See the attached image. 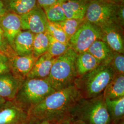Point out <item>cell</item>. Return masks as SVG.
Masks as SVG:
<instances>
[{
    "mask_svg": "<svg viewBox=\"0 0 124 124\" xmlns=\"http://www.w3.org/2000/svg\"><path fill=\"white\" fill-rule=\"evenodd\" d=\"M105 102L111 120L118 122L124 115V97L115 99H105Z\"/></svg>",
    "mask_w": 124,
    "mask_h": 124,
    "instance_id": "21",
    "label": "cell"
},
{
    "mask_svg": "<svg viewBox=\"0 0 124 124\" xmlns=\"http://www.w3.org/2000/svg\"><path fill=\"white\" fill-rule=\"evenodd\" d=\"M73 112L87 124H109L111 121L102 94L95 98L80 99Z\"/></svg>",
    "mask_w": 124,
    "mask_h": 124,
    "instance_id": "5",
    "label": "cell"
},
{
    "mask_svg": "<svg viewBox=\"0 0 124 124\" xmlns=\"http://www.w3.org/2000/svg\"><path fill=\"white\" fill-rule=\"evenodd\" d=\"M67 19H84L89 2L86 0H60Z\"/></svg>",
    "mask_w": 124,
    "mask_h": 124,
    "instance_id": "16",
    "label": "cell"
},
{
    "mask_svg": "<svg viewBox=\"0 0 124 124\" xmlns=\"http://www.w3.org/2000/svg\"><path fill=\"white\" fill-rule=\"evenodd\" d=\"M73 124H87L84 121L81 120H78L76 121Z\"/></svg>",
    "mask_w": 124,
    "mask_h": 124,
    "instance_id": "34",
    "label": "cell"
},
{
    "mask_svg": "<svg viewBox=\"0 0 124 124\" xmlns=\"http://www.w3.org/2000/svg\"><path fill=\"white\" fill-rule=\"evenodd\" d=\"M27 121V113L12 101L7 100L0 106V124H23Z\"/></svg>",
    "mask_w": 124,
    "mask_h": 124,
    "instance_id": "11",
    "label": "cell"
},
{
    "mask_svg": "<svg viewBox=\"0 0 124 124\" xmlns=\"http://www.w3.org/2000/svg\"><path fill=\"white\" fill-rule=\"evenodd\" d=\"M4 54V53H2V52H0V55H2V54Z\"/></svg>",
    "mask_w": 124,
    "mask_h": 124,
    "instance_id": "39",
    "label": "cell"
},
{
    "mask_svg": "<svg viewBox=\"0 0 124 124\" xmlns=\"http://www.w3.org/2000/svg\"><path fill=\"white\" fill-rule=\"evenodd\" d=\"M8 12L21 16L35 8L36 0H1Z\"/></svg>",
    "mask_w": 124,
    "mask_h": 124,
    "instance_id": "20",
    "label": "cell"
},
{
    "mask_svg": "<svg viewBox=\"0 0 124 124\" xmlns=\"http://www.w3.org/2000/svg\"><path fill=\"white\" fill-rule=\"evenodd\" d=\"M6 56L9 60L11 72L23 80H25L34 66L37 58L33 55L19 56L11 49Z\"/></svg>",
    "mask_w": 124,
    "mask_h": 124,
    "instance_id": "10",
    "label": "cell"
},
{
    "mask_svg": "<svg viewBox=\"0 0 124 124\" xmlns=\"http://www.w3.org/2000/svg\"><path fill=\"white\" fill-rule=\"evenodd\" d=\"M8 11L4 5L1 0H0V18L3 16Z\"/></svg>",
    "mask_w": 124,
    "mask_h": 124,
    "instance_id": "32",
    "label": "cell"
},
{
    "mask_svg": "<svg viewBox=\"0 0 124 124\" xmlns=\"http://www.w3.org/2000/svg\"><path fill=\"white\" fill-rule=\"evenodd\" d=\"M24 80L11 72L0 75V96L6 100L13 101Z\"/></svg>",
    "mask_w": 124,
    "mask_h": 124,
    "instance_id": "13",
    "label": "cell"
},
{
    "mask_svg": "<svg viewBox=\"0 0 124 124\" xmlns=\"http://www.w3.org/2000/svg\"><path fill=\"white\" fill-rule=\"evenodd\" d=\"M99 65L98 60L88 52L79 53L77 55L75 62L77 76L84 75Z\"/></svg>",
    "mask_w": 124,
    "mask_h": 124,
    "instance_id": "18",
    "label": "cell"
},
{
    "mask_svg": "<svg viewBox=\"0 0 124 124\" xmlns=\"http://www.w3.org/2000/svg\"><path fill=\"white\" fill-rule=\"evenodd\" d=\"M28 124V123H24V124Z\"/></svg>",
    "mask_w": 124,
    "mask_h": 124,
    "instance_id": "41",
    "label": "cell"
},
{
    "mask_svg": "<svg viewBox=\"0 0 124 124\" xmlns=\"http://www.w3.org/2000/svg\"><path fill=\"white\" fill-rule=\"evenodd\" d=\"M46 79H25L12 101L27 113L34 106L55 92Z\"/></svg>",
    "mask_w": 124,
    "mask_h": 124,
    "instance_id": "4",
    "label": "cell"
},
{
    "mask_svg": "<svg viewBox=\"0 0 124 124\" xmlns=\"http://www.w3.org/2000/svg\"><path fill=\"white\" fill-rule=\"evenodd\" d=\"M87 0V1H90L91 0Z\"/></svg>",
    "mask_w": 124,
    "mask_h": 124,
    "instance_id": "40",
    "label": "cell"
},
{
    "mask_svg": "<svg viewBox=\"0 0 124 124\" xmlns=\"http://www.w3.org/2000/svg\"><path fill=\"white\" fill-rule=\"evenodd\" d=\"M0 27L8 44L12 48L15 37L22 30L20 16L8 12L0 18Z\"/></svg>",
    "mask_w": 124,
    "mask_h": 124,
    "instance_id": "12",
    "label": "cell"
},
{
    "mask_svg": "<svg viewBox=\"0 0 124 124\" xmlns=\"http://www.w3.org/2000/svg\"><path fill=\"white\" fill-rule=\"evenodd\" d=\"M85 21V19H66L58 23L61 27L62 29L70 39Z\"/></svg>",
    "mask_w": 124,
    "mask_h": 124,
    "instance_id": "25",
    "label": "cell"
},
{
    "mask_svg": "<svg viewBox=\"0 0 124 124\" xmlns=\"http://www.w3.org/2000/svg\"><path fill=\"white\" fill-rule=\"evenodd\" d=\"M87 52L95 58L100 64H109L113 57L114 52L106 43L101 40H96Z\"/></svg>",
    "mask_w": 124,
    "mask_h": 124,
    "instance_id": "17",
    "label": "cell"
},
{
    "mask_svg": "<svg viewBox=\"0 0 124 124\" xmlns=\"http://www.w3.org/2000/svg\"><path fill=\"white\" fill-rule=\"evenodd\" d=\"M119 4L107 0H91L86 9L85 20L99 27L109 23H115Z\"/></svg>",
    "mask_w": 124,
    "mask_h": 124,
    "instance_id": "6",
    "label": "cell"
},
{
    "mask_svg": "<svg viewBox=\"0 0 124 124\" xmlns=\"http://www.w3.org/2000/svg\"><path fill=\"white\" fill-rule=\"evenodd\" d=\"M109 64L115 71V74L124 75V54L114 52Z\"/></svg>",
    "mask_w": 124,
    "mask_h": 124,
    "instance_id": "27",
    "label": "cell"
},
{
    "mask_svg": "<svg viewBox=\"0 0 124 124\" xmlns=\"http://www.w3.org/2000/svg\"><path fill=\"white\" fill-rule=\"evenodd\" d=\"M124 1L118 4L116 13L115 23L122 27H124Z\"/></svg>",
    "mask_w": 124,
    "mask_h": 124,
    "instance_id": "29",
    "label": "cell"
},
{
    "mask_svg": "<svg viewBox=\"0 0 124 124\" xmlns=\"http://www.w3.org/2000/svg\"><path fill=\"white\" fill-rule=\"evenodd\" d=\"M108 0V1H110L112 2H115L116 3H117V4H119L121 2H123L124 1V0Z\"/></svg>",
    "mask_w": 124,
    "mask_h": 124,
    "instance_id": "35",
    "label": "cell"
},
{
    "mask_svg": "<svg viewBox=\"0 0 124 124\" xmlns=\"http://www.w3.org/2000/svg\"><path fill=\"white\" fill-rule=\"evenodd\" d=\"M11 49L12 47L8 44L3 31L0 27V52L6 54Z\"/></svg>",
    "mask_w": 124,
    "mask_h": 124,
    "instance_id": "30",
    "label": "cell"
},
{
    "mask_svg": "<svg viewBox=\"0 0 124 124\" xmlns=\"http://www.w3.org/2000/svg\"><path fill=\"white\" fill-rule=\"evenodd\" d=\"M115 72L110 64H100L92 71L80 76L74 84L82 97L87 98L97 97L101 94L110 82Z\"/></svg>",
    "mask_w": 124,
    "mask_h": 124,
    "instance_id": "3",
    "label": "cell"
},
{
    "mask_svg": "<svg viewBox=\"0 0 124 124\" xmlns=\"http://www.w3.org/2000/svg\"><path fill=\"white\" fill-rule=\"evenodd\" d=\"M7 100L0 96V106H1Z\"/></svg>",
    "mask_w": 124,
    "mask_h": 124,
    "instance_id": "36",
    "label": "cell"
},
{
    "mask_svg": "<svg viewBox=\"0 0 124 124\" xmlns=\"http://www.w3.org/2000/svg\"><path fill=\"white\" fill-rule=\"evenodd\" d=\"M57 124H72L70 120L69 119H65L61 121H60Z\"/></svg>",
    "mask_w": 124,
    "mask_h": 124,
    "instance_id": "33",
    "label": "cell"
},
{
    "mask_svg": "<svg viewBox=\"0 0 124 124\" xmlns=\"http://www.w3.org/2000/svg\"><path fill=\"white\" fill-rule=\"evenodd\" d=\"M104 99H115L124 97V75L115 74L104 90Z\"/></svg>",
    "mask_w": 124,
    "mask_h": 124,
    "instance_id": "19",
    "label": "cell"
},
{
    "mask_svg": "<svg viewBox=\"0 0 124 124\" xmlns=\"http://www.w3.org/2000/svg\"><path fill=\"white\" fill-rule=\"evenodd\" d=\"M48 37L49 45L47 53L53 57L57 58L62 55L70 48L69 45L60 42L49 35Z\"/></svg>",
    "mask_w": 124,
    "mask_h": 124,
    "instance_id": "26",
    "label": "cell"
},
{
    "mask_svg": "<svg viewBox=\"0 0 124 124\" xmlns=\"http://www.w3.org/2000/svg\"><path fill=\"white\" fill-rule=\"evenodd\" d=\"M101 40L106 43L111 50L124 54V42L123 27L115 22H111L100 27Z\"/></svg>",
    "mask_w": 124,
    "mask_h": 124,
    "instance_id": "9",
    "label": "cell"
},
{
    "mask_svg": "<svg viewBox=\"0 0 124 124\" xmlns=\"http://www.w3.org/2000/svg\"><path fill=\"white\" fill-rule=\"evenodd\" d=\"M35 34L31 31L22 30L13 41L12 49L19 56L33 55V44Z\"/></svg>",
    "mask_w": 124,
    "mask_h": 124,
    "instance_id": "15",
    "label": "cell"
},
{
    "mask_svg": "<svg viewBox=\"0 0 124 124\" xmlns=\"http://www.w3.org/2000/svg\"><path fill=\"white\" fill-rule=\"evenodd\" d=\"M11 72L9 60L5 54L0 55V75Z\"/></svg>",
    "mask_w": 124,
    "mask_h": 124,
    "instance_id": "28",
    "label": "cell"
},
{
    "mask_svg": "<svg viewBox=\"0 0 124 124\" xmlns=\"http://www.w3.org/2000/svg\"><path fill=\"white\" fill-rule=\"evenodd\" d=\"M49 45V37L45 32L35 34L33 44V55L36 58L47 52Z\"/></svg>",
    "mask_w": 124,
    "mask_h": 124,
    "instance_id": "22",
    "label": "cell"
},
{
    "mask_svg": "<svg viewBox=\"0 0 124 124\" xmlns=\"http://www.w3.org/2000/svg\"><path fill=\"white\" fill-rule=\"evenodd\" d=\"M119 124H124V121H121V122Z\"/></svg>",
    "mask_w": 124,
    "mask_h": 124,
    "instance_id": "38",
    "label": "cell"
},
{
    "mask_svg": "<svg viewBox=\"0 0 124 124\" xmlns=\"http://www.w3.org/2000/svg\"><path fill=\"white\" fill-rule=\"evenodd\" d=\"M100 28L85 21L70 38V47L77 54L86 52L96 40H101Z\"/></svg>",
    "mask_w": 124,
    "mask_h": 124,
    "instance_id": "7",
    "label": "cell"
},
{
    "mask_svg": "<svg viewBox=\"0 0 124 124\" xmlns=\"http://www.w3.org/2000/svg\"><path fill=\"white\" fill-rule=\"evenodd\" d=\"M77 53L71 48L57 57L46 78L55 90L65 88L74 84L77 77L75 62Z\"/></svg>",
    "mask_w": 124,
    "mask_h": 124,
    "instance_id": "2",
    "label": "cell"
},
{
    "mask_svg": "<svg viewBox=\"0 0 124 124\" xmlns=\"http://www.w3.org/2000/svg\"><path fill=\"white\" fill-rule=\"evenodd\" d=\"M43 10L50 22L59 23L67 19L62 8L60 0H58L54 4Z\"/></svg>",
    "mask_w": 124,
    "mask_h": 124,
    "instance_id": "23",
    "label": "cell"
},
{
    "mask_svg": "<svg viewBox=\"0 0 124 124\" xmlns=\"http://www.w3.org/2000/svg\"><path fill=\"white\" fill-rule=\"evenodd\" d=\"M56 58L47 52L41 55L36 59L26 79H46L50 74Z\"/></svg>",
    "mask_w": 124,
    "mask_h": 124,
    "instance_id": "14",
    "label": "cell"
},
{
    "mask_svg": "<svg viewBox=\"0 0 124 124\" xmlns=\"http://www.w3.org/2000/svg\"><path fill=\"white\" fill-rule=\"evenodd\" d=\"M38 5L43 9L56 2L58 0H36Z\"/></svg>",
    "mask_w": 124,
    "mask_h": 124,
    "instance_id": "31",
    "label": "cell"
},
{
    "mask_svg": "<svg viewBox=\"0 0 124 124\" xmlns=\"http://www.w3.org/2000/svg\"><path fill=\"white\" fill-rule=\"evenodd\" d=\"M52 124L51 123L49 122L48 121H41V122H40L39 123H36V124Z\"/></svg>",
    "mask_w": 124,
    "mask_h": 124,
    "instance_id": "37",
    "label": "cell"
},
{
    "mask_svg": "<svg viewBox=\"0 0 124 124\" xmlns=\"http://www.w3.org/2000/svg\"><path fill=\"white\" fill-rule=\"evenodd\" d=\"M46 32L54 39L62 43L69 44V39L58 23L48 22Z\"/></svg>",
    "mask_w": 124,
    "mask_h": 124,
    "instance_id": "24",
    "label": "cell"
},
{
    "mask_svg": "<svg viewBox=\"0 0 124 124\" xmlns=\"http://www.w3.org/2000/svg\"><path fill=\"white\" fill-rule=\"evenodd\" d=\"M82 96L75 85L56 91L27 112L28 124L43 121L58 123L73 112Z\"/></svg>",
    "mask_w": 124,
    "mask_h": 124,
    "instance_id": "1",
    "label": "cell"
},
{
    "mask_svg": "<svg viewBox=\"0 0 124 124\" xmlns=\"http://www.w3.org/2000/svg\"><path fill=\"white\" fill-rule=\"evenodd\" d=\"M23 31L34 34L45 32L48 20L44 10L37 5L28 13L20 16Z\"/></svg>",
    "mask_w": 124,
    "mask_h": 124,
    "instance_id": "8",
    "label": "cell"
}]
</instances>
